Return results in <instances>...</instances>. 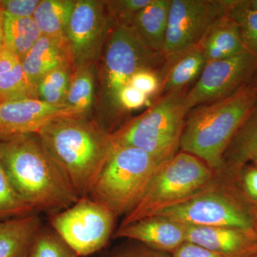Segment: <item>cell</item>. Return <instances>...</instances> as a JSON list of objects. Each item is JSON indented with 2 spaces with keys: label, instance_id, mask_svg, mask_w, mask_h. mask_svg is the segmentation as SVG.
Listing matches in <instances>:
<instances>
[{
  "label": "cell",
  "instance_id": "1f68e13d",
  "mask_svg": "<svg viewBox=\"0 0 257 257\" xmlns=\"http://www.w3.org/2000/svg\"><path fill=\"white\" fill-rule=\"evenodd\" d=\"M163 75L161 71L141 69L133 74L128 84L150 98L160 93Z\"/></svg>",
  "mask_w": 257,
  "mask_h": 257
},
{
  "label": "cell",
  "instance_id": "603a6c76",
  "mask_svg": "<svg viewBox=\"0 0 257 257\" xmlns=\"http://www.w3.org/2000/svg\"><path fill=\"white\" fill-rule=\"evenodd\" d=\"M2 26L5 47L21 61L42 36L33 18H14L3 13Z\"/></svg>",
  "mask_w": 257,
  "mask_h": 257
},
{
  "label": "cell",
  "instance_id": "4dcf8cb0",
  "mask_svg": "<svg viewBox=\"0 0 257 257\" xmlns=\"http://www.w3.org/2000/svg\"><path fill=\"white\" fill-rule=\"evenodd\" d=\"M150 102V97L138 90L130 84L121 88L117 93L115 101L116 118L119 119L123 111H130L140 109Z\"/></svg>",
  "mask_w": 257,
  "mask_h": 257
},
{
  "label": "cell",
  "instance_id": "8fae6325",
  "mask_svg": "<svg viewBox=\"0 0 257 257\" xmlns=\"http://www.w3.org/2000/svg\"><path fill=\"white\" fill-rule=\"evenodd\" d=\"M257 70V57L246 50L224 60L207 62L192 89L187 91L189 111L224 99L247 84Z\"/></svg>",
  "mask_w": 257,
  "mask_h": 257
},
{
  "label": "cell",
  "instance_id": "ee69618b",
  "mask_svg": "<svg viewBox=\"0 0 257 257\" xmlns=\"http://www.w3.org/2000/svg\"><path fill=\"white\" fill-rule=\"evenodd\" d=\"M256 209H257V208H256Z\"/></svg>",
  "mask_w": 257,
  "mask_h": 257
},
{
  "label": "cell",
  "instance_id": "ab89813d",
  "mask_svg": "<svg viewBox=\"0 0 257 257\" xmlns=\"http://www.w3.org/2000/svg\"><path fill=\"white\" fill-rule=\"evenodd\" d=\"M4 13V8H3V1H0V20H2L3 15Z\"/></svg>",
  "mask_w": 257,
  "mask_h": 257
},
{
  "label": "cell",
  "instance_id": "60d3db41",
  "mask_svg": "<svg viewBox=\"0 0 257 257\" xmlns=\"http://www.w3.org/2000/svg\"><path fill=\"white\" fill-rule=\"evenodd\" d=\"M252 162H254L255 166H256L257 167V155L253 159Z\"/></svg>",
  "mask_w": 257,
  "mask_h": 257
},
{
  "label": "cell",
  "instance_id": "83f0119b",
  "mask_svg": "<svg viewBox=\"0 0 257 257\" xmlns=\"http://www.w3.org/2000/svg\"><path fill=\"white\" fill-rule=\"evenodd\" d=\"M28 257H79L51 226H42L32 241Z\"/></svg>",
  "mask_w": 257,
  "mask_h": 257
},
{
  "label": "cell",
  "instance_id": "7a4b0ae2",
  "mask_svg": "<svg viewBox=\"0 0 257 257\" xmlns=\"http://www.w3.org/2000/svg\"><path fill=\"white\" fill-rule=\"evenodd\" d=\"M79 198L89 197L115 146L111 134L87 117L52 121L38 133Z\"/></svg>",
  "mask_w": 257,
  "mask_h": 257
},
{
  "label": "cell",
  "instance_id": "8992f818",
  "mask_svg": "<svg viewBox=\"0 0 257 257\" xmlns=\"http://www.w3.org/2000/svg\"><path fill=\"white\" fill-rule=\"evenodd\" d=\"M162 164L133 147H115L89 197L116 218L133 210Z\"/></svg>",
  "mask_w": 257,
  "mask_h": 257
},
{
  "label": "cell",
  "instance_id": "484cf974",
  "mask_svg": "<svg viewBox=\"0 0 257 257\" xmlns=\"http://www.w3.org/2000/svg\"><path fill=\"white\" fill-rule=\"evenodd\" d=\"M73 72V66L68 64L49 72L37 84V98L52 105H64Z\"/></svg>",
  "mask_w": 257,
  "mask_h": 257
},
{
  "label": "cell",
  "instance_id": "e0dca14e",
  "mask_svg": "<svg viewBox=\"0 0 257 257\" xmlns=\"http://www.w3.org/2000/svg\"><path fill=\"white\" fill-rule=\"evenodd\" d=\"M197 47L207 62L229 58L245 50L237 25L227 14L209 27Z\"/></svg>",
  "mask_w": 257,
  "mask_h": 257
},
{
  "label": "cell",
  "instance_id": "4316f807",
  "mask_svg": "<svg viewBox=\"0 0 257 257\" xmlns=\"http://www.w3.org/2000/svg\"><path fill=\"white\" fill-rule=\"evenodd\" d=\"M227 15L237 25L245 50L257 57V12L245 8L241 0H226Z\"/></svg>",
  "mask_w": 257,
  "mask_h": 257
},
{
  "label": "cell",
  "instance_id": "5b68a950",
  "mask_svg": "<svg viewBox=\"0 0 257 257\" xmlns=\"http://www.w3.org/2000/svg\"><path fill=\"white\" fill-rule=\"evenodd\" d=\"M216 177L217 174L200 159L187 152H177L160 166L143 197L123 217L119 226L184 202L207 188Z\"/></svg>",
  "mask_w": 257,
  "mask_h": 257
},
{
  "label": "cell",
  "instance_id": "52a82bcc",
  "mask_svg": "<svg viewBox=\"0 0 257 257\" xmlns=\"http://www.w3.org/2000/svg\"><path fill=\"white\" fill-rule=\"evenodd\" d=\"M156 215L184 225L226 226L257 236L256 208L229 185L219 182L218 175L202 192Z\"/></svg>",
  "mask_w": 257,
  "mask_h": 257
},
{
  "label": "cell",
  "instance_id": "d4e9b609",
  "mask_svg": "<svg viewBox=\"0 0 257 257\" xmlns=\"http://www.w3.org/2000/svg\"><path fill=\"white\" fill-rule=\"evenodd\" d=\"M95 93V79L92 64L74 69L64 104L83 116L92 109Z\"/></svg>",
  "mask_w": 257,
  "mask_h": 257
},
{
  "label": "cell",
  "instance_id": "5bb4252c",
  "mask_svg": "<svg viewBox=\"0 0 257 257\" xmlns=\"http://www.w3.org/2000/svg\"><path fill=\"white\" fill-rule=\"evenodd\" d=\"M112 237L138 241L157 251L172 253L185 242L186 226L164 216H149L119 226Z\"/></svg>",
  "mask_w": 257,
  "mask_h": 257
},
{
  "label": "cell",
  "instance_id": "9a60e30c",
  "mask_svg": "<svg viewBox=\"0 0 257 257\" xmlns=\"http://www.w3.org/2000/svg\"><path fill=\"white\" fill-rule=\"evenodd\" d=\"M185 226L186 241L222 257H248L257 251V236L247 231L226 226Z\"/></svg>",
  "mask_w": 257,
  "mask_h": 257
},
{
  "label": "cell",
  "instance_id": "44dd1931",
  "mask_svg": "<svg viewBox=\"0 0 257 257\" xmlns=\"http://www.w3.org/2000/svg\"><path fill=\"white\" fill-rule=\"evenodd\" d=\"M37 98L22 61L5 47L0 51V102ZM38 99V98H37Z\"/></svg>",
  "mask_w": 257,
  "mask_h": 257
},
{
  "label": "cell",
  "instance_id": "836d02e7",
  "mask_svg": "<svg viewBox=\"0 0 257 257\" xmlns=\"http://www.w3.org/2000/svg\"><path fill=\"white\" fill-rule=\"evenodd\" d=\"M41 0H8L3 1L5 14L14 18H33Z\"/></svg>",
  "mask_w": 257,
  "mask_h": 257
},
{
  "label": "cell",
  "instance_id": "7402d4cb",
  "mask_svg": "<svg viewBox=\"0 0 257 257\" xmlns=\"http://www.w3.org/2000/svg\"><path fill=\"white\" fill-rule=\"evenodd\" d=\"M206 64L205 57L197 47L167 64L162 77L160 96L187 89L189 84L199 78Z\"/></svg>",
  "mask_w": 257,
  "mask_h": 257
},
{
  "label": "cell",
  "instance_id": "b9f144b4",
  "mask_svg": "<svg viewBox=\"0 0 257 257\" xmlns=\"http://www.w3.org/2000/svg\"><path fill=\"white\" fill-rule=\"evenodd\" d=\"M248 257H257V251L256 253H253L252 255H251V256Z\"/></svg>",
  "mask_w": 257,
  "mask_h": 257
},
{
  "label": "cell",
  "instance_id": "ffe728a7",
  "mask_svg": "<svg viewBox=\"0 0 257 257\" xmlns=\"http://www.w3.org/2000/svg\"><path fill=\"white\" fill-rule=\"evenodd\" d=\"M43 226L38 214L0 221V257H26Z\"/></svg>",
  "mask_w": 257,
  "mask_h": 257
},
{
  "label": "cell",
  "instance_id": "7bdbcfd3",
  "mask_svg": "<svg viewBox=\"0 0 257 257\" xmlns=\"http://www.w3.org/2000/svg\"><path fill=\"white\" fill-rule=\"evenodd\" d=\"M26 257H28V256H26Z\"/></svg>",
  "mask_w": 257,
  "mask_h": 257
},
{
  "label": "cell",
  "instance_id": "f1b7e54d",
  "mask_svg": "<svg viewBox=\"0 0 257 257\" xmlns=\"http://www.w3.org/2000/svg\"><path fill=\"white\" fill-rule=\"evenodd\" d=\"M37 214L15 190L0 160V221Z\"/></svg>",
  "mask_w": 257,
  "mask_h": 257
},
{
  "label": "cell",
  "instance_id": "d6986e66",
  "mask_svg": "<svg viewBox=\"0 0 257 257\" xmlns=\"http://www.w3.org/2000/svg\"><path fill=\"white\" fill-rule=\"evenodd\" d=\"M172 0H152L133 19L132 27L155 52L163 54Z\"/></svg>",
  "mask_w": 257,
  "mask_h": 257
},
{
  "label": "cell",
  "instance_id": "277c9868",
  "mask_svg": "<svg viewBox=\"0 0 257 257\" xmlns=\"http://www.w3.org/2000/svg\"><path fill=\"white\" fill-rule=\"evenodd\" d=\"M187 89L166 93L143 114L111 134L115 147H133L165 163L178 152L189 109Z\"/></svg>",
  "mask_w": 257,
  "mask_h": 257
},
{
  "label": "cell",
  "instance_id": "9c48e42d",
  "mask_svg": "<svg viewBox=\"0 0 257 257\" xmlns=\"http://www.w3.org/2000/svg\"><path fill=\"white\" fill-rule=\"evenodd\" d=\"M116 217L89 197L50 216V226L79 257L89 256L106 246L114 234Z\"/></svg>",
  "mask_w": 257,
  "mask_h": 257
},
{
  "label": "cell",
  "instance_id": "f546056e",
  "mask_svg": "<svg viewBox=\"0 0 257 257\" xmlns=\"http://www.w3.org/2000/svg\"><path fill=\"white\" fill-rule=\"evenodd\" d=\"M152 0H111L104 1L106 9L114 25H130L138 13Z\"/></svg>",
  "mask_w": 257,
  "mask_h": 257
},
{
  "label": "cell",
  "instance_id": "7c38bea8",
  "mask_svg": "<svg viewBox=\"0 0 257 257\" xmlns=\"http://www.w3.org/2000/svg\"><path fill=\"white\" fill-rule=\"evenodd\" d=\"M111 25L114 23L104 1L75 2L65 32L74 69L92 64L105 43Z\"/></svg>",
  "mask_w": 257,
  "mask_h": 257
},
{
  "label": "cell",
  "instance_id": "3957f363",
  "mask_svg": "<svg viewBox=\"0 0 257 257\" xmlns=\"http://www.w3.org/2000/svg\"><path fill=\"white\" fill-rule=\"evenodd\" d=\"M256 101V88L249 82L227 97L191 109L184 122L181 151L198 157L219 174L226 149Z\"/></svg>",
  "mask_w": 257,
  "mask_h": 257
},
{
  "label": "cell",
  "instance_id": "f6af8a7d",
  "mask_svg": "<svg viewBox=\"0 0 257 257\" xmlns=\"http://www.w3.org/2000/svg\"></svg>",
  "mask_w": 257,
  "mask_h": 257
},
{
  "label": "cell",
  "instance_id": "e575fe53",
  "mask_svg": "<svg viewBox=\"0 0 257 257\" xmlns=\"http://www.w3.org/2000/svg\"><path fill=\"white\" fill-rule=\"evenodd\" d=\"M241 185L245 197L257 208V167H243Z\"/></svg>",
  "mask_w": 257,
  "mask_h": 257
},
{
  "label": "cell",
  "instance_id": "ba28073f",
  "mask_svg": "<svg viewBox=\"0 0 257 257\" xmlns=\"http://www.w3.org/2000/svg\"><path fill=\"white\" fill-rule=\"evenodd\" d=\"M167 63L163 54L147 46L130 25H114L108 35L101 67L103 96L110 109L111 126L116 118L115 101L121 88L130 84L135 72L145 69L165 73Z\"/></svg>",
  "mask_w": 257,
  "mask_h": 257
},
{
  "label": "cell",
  "instance_id": "cb8c5ba5",
  "mask_svg": "<svg viewBox=\"0 0 257 257\" xmlns=\"http://www.w3.org/2000/svg\"><path fill=\"white\" fill-rule=\"evenodd\" d=\"M73 0H41L33 19L42 35L65 36L66 29L73 11Z\"/></svg>",
  "mask_w": 257,
  "mask_h": 257
},
{
  "label": "cell",
  "instance_id": "d590c367",
  "mask_svg": "<svg viewBox=\"0 0 257 257\" xmlns=\"http://www.w3.org/2000/svg\"><path fill=\"white\" fill-rule=\"evenodd\" d=\"M171 257H222L197 243L185 241L171 253Z\"/></svg>",
  "mask_w": 257,
  "mask_h": 257
},
{
  "label": "cell",
  "instance_id": "6da1fadb",
  "mask_svg": "<svg viewBox=\"0 0 257 257\" xmlns=\"http://www.w3.org/2000/svg\"><path fill=\"white\" fill-rule=\"evenodd\" d=\"M0 160L15 190L37 214H57L80 199L38 134L0 142Z\"/></svg>",
  "mask_w": 257,
  "mask_h": 257
},
{
  "label": "cell",
  "instance_id": "2e32d148",
  "mask_svg": "<svg viewBox=\"0 0 257 257\" xmlns=\"http://www.w3.org/2000/svg\"><path fill=\"white\" fill-rule=\"evenodd\" d=\"M23 69L37 91L39 82L47 74L62 66L72 64L65 36L42 35L22 61Z\"/></svg>",
  "mask_w": 257,
  "mask_h": 257
},
{
  "label": "cell",
  "instance_id": "8d00e7d4",
  "mask_svg": "<svg viewBox=\"0 0 257 257\" xmlns=\"http://www.w3.org/2000/svg\"><path fill=\"white\" fill-rule=\"evenodd\" d=\"M241 3L247 9L257 12V0H241Z\"/></svg>",
  "mask_w": 257,
  "mask_h": 257
},
{
  "label": "cell",
  "instance_id": "4fadbf2b",
  "mask_svg": "<svg viewBox=\"0 0 257 257\" xmlns=\"http://www.w3.org/2000/svg\"><path fill=\"white\" fill-rule=\"evenodd\" d=\"M85 117L67 105H52L37 98L0 102V142L30 134H38L52 121Z\"/></svg>",
  "mask_w": 257,
  "mask_h": 257
},
{
  "label": "cell",
  "instance_id": "d6a6232c",
  "mask_svg": "<svg viewBox=\"0 0 257 257\" xmlns=\"http://www.w3.org/2000/svg\"><path fill=\"white\" fill-rule=\"evenodd\" d=\"M106 257H171V253L157 251L143 243L133 241L115 248Z\"/></svg>",
  "mask_w": 257,
  "mask_h": 257
},
{
  "label": "cell",
  "instance_id": "30bf717a",
  "mask_svg": "<svg viewBox=\"0 0 257 257\" xmlns=\"http://www.w3.org/2000/svg\"><path fill=\"white\" fill-rule=\"evenodd\" d=\"M226 14V0H172L163 50L167 63L197 47L209 27Z\"/></svg>",
  "mask_w": 257,
  "mask_h": 257
},
{
  "label": "cell",
  "instance_id": "ac0fdd59",
  "mask_svg": "<svg viewBox=\"0 0 257 257\" xmlns=\"http://www.w3.org/2000/svg\"><path fill=\"white\" fill-rule=\"evenodd\" d=\"M256 155L257 101L226 149L219 174L236 175Z\"/></svg>",
  "mask_w": 257,
  "mask_h": 257
},
{
  "label": "cell",
  "instance_id": "f35d334b",
  "mask_svg": "<svg viewBox=\"0 0 257 257\" xmlns=\"http://www.w3.org/2000/svg\"><path fill=\"white\" fill-rule=\"evenodd\" d=\"M250 82L252 83L257 89V70L256 71V72H255L254 75L253 76L252 79H251Z\"/></svg>",
  "mask_w": 257,
  "mask_h": 257
},
{
  "label": "cell",
  "instance_id": "74e56055",
  "mask_svg": "<svg viewBox=\"0 0 257 257\" xmlns=\"http://www.w3.org/2000/svg\"><path fill=\"white\" fill-rule=\"evenodd\" d=\"M5 47L4 33H3L2 20H0V51Z\"/></svg>",
  "mask_w": 257,
  "mask_h": 257
}]
</instances>
